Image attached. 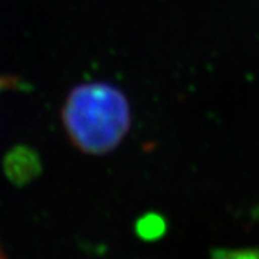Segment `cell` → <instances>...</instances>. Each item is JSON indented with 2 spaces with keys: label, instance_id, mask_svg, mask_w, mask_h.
<instances>
[{
  "label": "cell",
  "instance_id": "7a4b0ae2",
  "mask_svg": "<svg viewBox=\"0 0 259 259\" xmlns=\"http://www.w3.org/2000/svg\"><path fill=\"white\" fill-rule=\"evenodd\" d=\"M210 259H259V249H216Z\"/></svg>",
  "mask_w": 259,
  "mask_h": 259
},
{
  "label": "cell",
  "instance_id": "6da1fadb",
  "mask_svg": "<svg viewBox=\"0 0 259 259\" xmlns=\"http://www.w3.org/2000/svg\"><path fill=\"white\" fill-rule=\"evenodd\" d=\"M64 125L81 151L95 156L107 154L118 147L131 127L128 101L114 85L82 83L68 95Z\"/></svg>",
  "mask_w": 259,
  "mask_h": 259
},
{
  "label": "cell",
  "instance_id": "3957f363",
  "mask_svg": "<svg viewBox=\"0 0 259 259\" xmlns=\"http://www.w3.org/2000/svg\"><path fill=\"white\" fill-rule=\"evenodd\" d=\"M0 259H5V255H3V252H2V246H0Z\"/></svg>",
  "mask_w": 259,
  "mask_h": 259
}]
</instances>
